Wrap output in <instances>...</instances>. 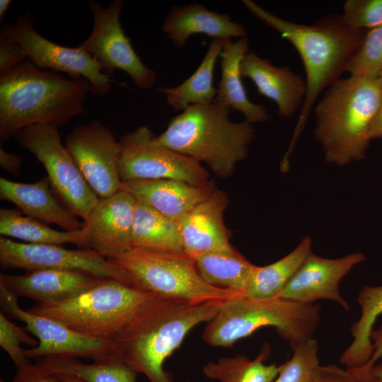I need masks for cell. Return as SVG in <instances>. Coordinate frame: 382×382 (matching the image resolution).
Returning <instances> with one entry per match:
<instances>
[{
  "label": "cell",
  "mask_w": 382,
  "mask_h": 382,
  "mask_svg": "<svg viewBox=\"0 0 382 382\" xmlns=\"http://www.w3.org/2000/svg\"><path fill=\"white\" fill-rule=\"evenodd\" d=\"M11 382H62V381L57 376L32 364L18 369Z\"/></svg>",
  "instance_id": "f35d334b"
},
{
  "label": "cell",
  "mask_w": 382,
  "mask_h": 382,
  "mask_svg": "<svg viewBox=\"0 0 382 382\" xmlns=\"http://www.w3.org/2000/svg\"><path fill=\"white\" fill-rule=\"evenodd\" d=\"M359 376V382H382V378L372 376L370 374V369L365 366L354 368Z\"/></svg>",
  "instance_id": "7bdbcfd3"
},
{
  "label": "cell",
  "mask_w": 382,
  "mask_h": 382,
  "mask_svg": "<svg viewBox=\"0 0 382 382\" xmlns=\"http://www.w3.org/2000/svg\"><path fill=\"white\" fill-rule=\"evenodd\" d=\"M222 39H212L201 64L187 79L175 87H159L157 91L166 96L167 103L175 111H184L193 105L214 101L218 90L213 86L216 59L223 49Z\"/></svg>",
  "instance_id": "484cf974"
},
{
  "label": "cell",
  "mask_w": 382,
  "mask_h": 382,
  "mask_svg": "<svg viewBox=\"0 0 382 382\" xmlns=\"http://www.w3.org/2000/svg\"><path fill=\"white\" fill-rule=\"evenodd\" d=\"M91 91L82 77L40 69L28 59L0 74V144L36 125L59 127L85 112Z\"/></svg>",
  "instance_id": "7a4b0ae2"
},
{
  "label": "cell",
  "mask_w": 382,
  "mask_h": 382,
  "mask_svg": "<svg viewBox=\"0 0 382 382\" xmlns=\"http://www.w3.org/2000/svg\"><path fill=\"white\" fill-rule=\"evenodd\" d=\"M382 71V25L366 32L347 72L351 76L376 79Z\"/></svg>",
  "instance_id": "836d02e7"
},
{
  "label": "cell",
  "mask_w": 382,
  "mask_h": 382,
  "mask_svg": "<svg viewBox=\"0 0 382 382\" xmlns=\"http://www.w3.org/2000/svg\"><path fill=\"white\" fill-rule=\"evenodd\" d=\"M15 138L42 164L51 190L62 204L85 221L100 199L62 144L58 127L33 125L21 130Z\"/></svg>",
  "instance_id": "9c48e42d"
},
{
  "label": "cell",
  "mask_w": 382,
  "mask_h": 382,
  "mask_svg": "<svg viewBox=\"0 0 382 382\" xmlns=\"http://www.w3.org/2000/svg\"><path fill=\"white\" fill-rule=\"evenodd\" d=\"M368 138L370 140L382 138V101L370 125Z\"/></svg>",
  "instance_id": "b9f144b4"
},
{
  "label": "cell",
  "mask_w": 382,
  "mask_h": 382,
  "mask_svg": "<svg viewBox=\"0 0 382 382\" xmlns=\"http://www.w3.org/2000/svg\"><path fill=\"white\" fill-rule=\"evenodd\" d=\"M0 234L33 244L61 245L71 243L85 248L86 236L82 229L57 231L37 219L23 216L18 209H0Z\"/></svg>",
  "instance_id": "f546056e"
},
{
  "label": "cell",
  "mask_w": 382,
  "mask_h": 382,
  "mask_svg": "<svg viewBox=\"0 0 382 382\" xmlns=\"http://www.w3.org/2000/svg\"><path fill=\"white\" fill-rule=\"evenodd\" d=\"M123 5V0H113L104 8L98 1H89L93 27L78 47L94 59L108 77L111 78L120 69L138 87L149 89L155 84L158 74L142 62L125 33L120 21Z\"/></svg>",
  "instance_id": "8fae6325"
},
{
  "label": "cell",
  "mask_w": 382,
  "mask_h": 382,
  "mask_svg": "<svg viewBox=\"0 0 382 382\" xmlns=\"http://www.w3.org/2000/svg\"><path fill=\"white\" fill-rule=\"evenodd\" d=\"M12 1L11 0H1L0 1V21L1 22L8 10L10 5L11 4Z\"/></svg>",
  "instance_id": "ee69618b"
},
{
  "label": "cell",
  "mask_w": 382,
  "mask_h": 382,
  "mask_svg": "<svg viewBox=\"0 0 382 382\" xmlns=\"http://www.w3.org/2000/svg\"><path fill=\"white\" fill-rule=\"evenodd\" d=\"M364 260L361 253L340 258H325L311 253L277 297L303 304L329 300L348 311L349 305L340 284L352 268Z\"/></svg>",
  "instance_id": "2e32d148"
},
{
  "label": "cell",
  "mask_w": 382,
  "mask_h": 382,
  "mask_svg": "<svg viewBox=\"0 0 382 382\" xmlns=\"http://www.w3.org/2000/svg\"><path fill=\"white\" fill-rule=\"evenodd\" d=\"M136 202L122 190L100 199L83 221L85 248L94 250L107 259L129 250Z\"/></svg>",
  "instance_id": "e0dca14e"
},
{
  "label": "cell",
  "mask_w": 382,
  "mask_h": 382,
  "mask_svg": "<svg viewBox=\"0 0 382 382\" xmlns=\"http://www.w3.org/2000/svg\"><path fill=\"white\" fill-rule=\"evenodd\" d=\"M357 302L360 307V316L350 327L352 341L340 358V363L346 369L363 366L371 358V334L377 318L382 314V285L364 286Z\"/></svg>",
  "instance_id": "d4e9b609"
},
{
  "label": "cell",
  "mask_w": 382,
  "mask_h": 382,
  "mask_svg": "<svg viewBox=\"0 0 382 382\" xmlns=\"http://www.w3.org/2000/svg\"><path fill=\"white\" fill-rule=\"evenodd\" d=\"M0 267L8 269L64 270L86 272L126 284L120 271L107 258L92 249L69 250L59 245L33 244L0 237Z\"/></svg>",
  "instance_id": "9a60e30c"
},
{
  "label": "cell",
  "mask_w": 382,
  "mask_h": 382,
  "mask_svg": "<svg viewBox=\"0 0 382 382\" xmlns=\"http://www.w3.org/2000/svg\"><path fill=\"white\" fill-rule=\"evenodd\" d=\"M247 37L233 42L231 38L224 40L221 52V78L214 102L228 105L241 112L249 123L262 122L269 118L266 109L251 102L245 92L240 73V64L248 51Z\"/></svg>",
  "instance_id": "cb8c5ba5"
},
{
  "label": "cell",
  "mask_w": 382,
  "mask_h": 382,
  "mask_svg": "<svg viewBox=\"0 0 382 382\" xmlns=\"http://www.w3.org/2000/svg\"><path fill=\"white\" fill-rule=\"evenodd\" d=\"M195 260L199 274L207 284L247 295L256 265L236 249L205 253Z\"/></svg>",
  "instance_id": "83f0119b"
},
{
  "label": "cell",
  "mask_w": 382,
  "mask_h": 382,
  "mask_svg": "<svg viewBox=\"0 0 382 382\" xmlns=\"http://www.w3.org/2000/svg\"><path fill=\"white\" fill-rule=\"evenodd\" d=\"M320 366L318 344L312 337L293 349L291 358L279 366L273 382H308Z\"/></svg>",
  "instance_id": "d6a6232c"
},
{
  "label": "cell",
  "mask_w": 382,
  "mask_h": 382,
  "mask_svg": "<svg viewBox=\"0 0 382 382\" xmlns=\"http://www.w3.org/2000/svg\"><path fill=\"white\" fill-rule=\"evenodd\" d=\"M108 260L124 275L127 285L156 297L194 303H221L241 295L204 282L195 259L184 252L132 247Z\"/></svg>",
  "instance_id": "ba28073f"
},
{
  "label": "cell",
  "mask_w": 382,
  "mask_h": 382,
  "mask_svg": "<svg viewBox=\"0 0 382 382\" xmlns=\"http://www.w3.org/2000/svg\"><path fill=\"white\" fill-rule=\"evenodd\" d=\"M229 203L225 192L216 190L179 221L183 252L192 258L213 252H231V232L224 214Z\"/></svg>",
  "instance_id": "ac0fdd59"
},
{
  "label": "cell",
  "mask_w": 382,
  "mask_h": 382,
  "mask_svg": "<svg viewBox=\"0 0 382 382\" xmlns=\"http://www.w3.org/2000/svg\"><path fill=\"white\" fill-rule=\"evenodd\" d=\"M220 305L154 296L113 344L115 356L150 382H173L164 362L192 328L216 316Z\"/></svg>",
  "instance_id": "3957f363"
},
{
  "label": "cell",
  "mask_w": 382,
  "mask_h": 382,
  "mask_svg": "<svg viewBox=\"0 0 382 382\" xmlns=\"http://www.w3.org/2000/svg\"><path fill=\"white\" fill-rule=\"evenodd\" d=\"M64 146L99 199L120 190L121 145L102 122L93 120L76 127L66 136Z\"/></svg>",
  "instance_id": "5bb4252c"
},
{
  "label": "cell",
  "mask_w": 382,
  "mask_h": 382,
  "mask_svg": "<svg viewBox=\"0 0 382 382\" xmlns=\"http://www.w3.org/2000/svg\"><path fill=\"white\" fill-rule=\"evenodd\" d=\"M162 30L179 48L185 45L192 35L198 33L222 40L247 37L243 25L232 21L228 14L211 11L197 3L171 8Z\"/></svg>",
  "instance_id": "603a6c76"
},
{
  "label": "cell",
  "mask_w": 382,
  "mask_h": 382,
  "mask_svg": "<svg viewBox=\"0 0 382 382\" xmlns=\"http://www.w3.org/2000/svg\"><path fill=\"white\" fill-rule=\"evenodd\" d=\"M371 340L373 347V354L370 361L364 365L370 369L382 358V323L379 325L378 328L374 329L371 334Z\"/></svg>",
  "instance_id": "60d3db41"
},
{
  "label": "cell",
  "mask_w": 382,
  "mask_h": 382,
  "mask_svg": "<svg viewBox=\"0 0 382 382\" xmlns=\"http://www.w3.org/2000/svg\"><path fill=\"white\" fill-rule=\"evenodd\" d=\"M370 374L372 376L382 378V362L376 364L371 369Z\"/></svg>",
  "instance_id": "f6af8a7d"
},
{
  "label": "cell",
  "mask_w": 382,
  "mask_h": 382,
  "mask_svg": "<svg viewBox=\"0 0 382 382\" xmlns=\"http://www.w3.org/2000/svg\"><path fill=\"white\" fill-rule=\"evenodd\" d=\"M32 347L38 345V340L31 337L25 330L9 320L6 315L0 313V346L7 353L16 369L32 364L25 354L21 344Z\"/></svg>",
  "instance_id": "e575fe53"
},
{
  "label": "cell",
  "mask_w": 382,
  "mask_h": 382,
  "mask_svg": "<svg viewBox=\"0 0 382 382\" xmlns=\"http://www.w3.org/2000/svg\"><path fill=\"white\" fill-rule=\"evenodd\" d=\"M33 21V13L26 11L16 17L14 23L2 25L0 35L18 42L37 67L84 78L95 95L105 96L110 91L113 81L94 59L78 47L62 46L42 37L35 30Z\"/></svg>",
  "instance_id": "7c38bea8"
},
{
  "label": "cell",
  "mask_w": 382,
  "mask_h": 382,
  "mask_svg": "<svg viewBox=\"0 0 382 382\" xmlns=\"http://www.w3.org/2000/svg\"><path fill=\"white\" fill-rule=\"evenodd\" d=\"M55 376L59 377L62 381V382H83L82 381H81L78 378L74 377V376H71V375L57 374V375H55Z\"/></svg>",
  "instance_id": "bcb514c9"
},
{
  "label": "cell",
  "mask_w": 382,
  "mask_h": 382,
  "mask_svg": "<svg viewBox=\"0 0 382 382\" xmlns=\"http://www.w3.org/2000/svg\"><path fill=\"white\" fill-rule=\"evenodd\" d=\"M311 253V241L305 237L280 260L262 267L256 265L247 296L260 299L277 297Z\"/></svg>",
  "instance_id": "1f68e13d"
},
{
  "label": "cell",
  "mask_w": 382,
  "mask_h": 382,
  "mask_svg": "<svg viewBox=\"0 0 382 382\" xmlns=\"http://www.w3.org/2000/svg\"><path fill=\"white\" fill-rule=\"evenodd\" d=\"M242 78H249L259 93L276 103L279 113L291 117L302 105L306 92V81L286 66H276L267 59L248 52L240 64Z\"/></svg>",
  "instance_id": "ffe728a7"
},
{
  "label": "cell",
  "mask_w": 382,
  "mask_h": 382,
  "mask_svg": "<svg viewBox=\"0 0 382 382\" xmlns=\"http://www.w3.org/2000/svg\"><path fill=\"white\" fill-rule=\"evenodd\" d=\"M132 248L158 252H183L179 221L136 202Z\"/></svg>",
  "instance_id": "4316f807"
},
{
  "label": "cell",
  "mask_w": 382,
  "mask_h": 382,
  "mask_svg": "<svg viewBox=\"0 0 382 382\" xmlns=\"http://www.w3.org/2000/svg\"><path fill=\"white\" fill-rule=\"evenodd\" d=\"M381 89H382V71L380 73V74L378 75V76L376 78Z\"/></svg>",
  "instance_id": "7dc6e473"
},
{
  "label": "cell",
  "mask_w": 382,
  "mask_h": 382,
  "mask_svg": "<svg viewBox=\"0 0 382 382\" xmlns=\"http://www.w3.org/2000/svg\"><path fill=\"white\" fill-rule=\"evenodd\" d=\"M270 353L265 344L257 357L250 360L244 354L233 357H220L202 367L204 375L218 382H273L278 376L279 366L264 364Z\"/></svg>",
  "instance_id": "4dcf8cb0"
},
{
  "label": "cell",
  "mask_w": 382,
  "mask_h": 382,
  "mask_svg": "<svg viewBox=\"0 0 382 382\" xmlns=\"http://www.w3.org/2000/svg\"><path fill=\"white\" fill-rule=\"evenodd\" d=\"M105 279L73 270H34L19 275L0 273V284L18 296L47 304L63 301L100 284Z\"/></svg>",
  "instance_id": "d6986e66"
},
{
  "label": "cell",
  "mask_w": 382,
  "mask_h": 382,
  "mask_svg": "<svg viewBox=\"0 0 382 382\" xmlns=\"http://www.w3.org/2000/svg\"><path fill=\"white\" fill-rule=\"evenodd\" d=\"M318 304H303L280 297L237 295L221 303L207 323L203 341L212 347H231L256 330L273 327L293 350L312 338L320 321Z\"/></svg>",
  "instance_id": "8992f818"
},
{
  "label": "cell",
  "mask_w": 382,
  "mask_h": 382,
  "mask_svg": "<svg viewBox=\"0 0 382 382\" xmlns=\"http://www.w3.org/2000/svg\"><path fill=\"white\" fill-rule=\"evenodd\" d=\"M120 190L178 221L216 190L212 183L200 187L171 179L123 182Z\"/></svg>",
  "instance_id": "44dd1931"
},
{
  "label": "cell",
  "mask_w": 382,
  "mask_h": 382,
  "mask_svg": "<svg viewBox=\"0 0 382 382\" xmlns=\"http://www.w3.org/2000/svg\"><path fill=\"white\" fill-rule=\"evenodd\" d=\"M382 101L376 79L349 76L330 86L315 108L314 134L328 162L364 158L370 125Z\"/></svg>",
  "instance_id": "5b68a950"
},
{
  "label": "cell",
  "mask_w": 382,
  "mask_h": 382,
  "mask_svg": "<svg viewBox=\"0 0 382 382\" xmlns=\"http://www.w3.org/2000/svg\"><path fill=\"white\" fill-rule=\"evenodd\" d=\"M23 163V160L21 156L8 153L0 148V166L8 173L18 176Z\"/></svg>",
  "instance_id": "ab89813d"
},
{
  "label": "cell",
  "mask_w": 382,
  "mask_h": 382,
  "mask_svg": "<svg viewBox=\"0 0 382 382\" xmlns=\"http://www.w3.org/2000/svg\"><path fill=\"white\" fill-rule=\"evenodd\" d=\"M18 299V296L0 284L3 313L24 323L26 329L38 339L36 347L25 349L28 359L64 356L97 361L115 357L113 343L87 337L52 318L24 310L19 306Z\"/></svg>",
  "instance_id": "4fadbf2b"
},
{
  "label": "cell",
  "mask_w": 382,
  "mask_h": 382,
  "mask_svg": "<svg viewBox=\"0 0 382 382\" xmlns=\"http://www.w3.org/2000/svg\"><path fill=\"white\" fill-rule=\"evenodd\" d=\"M153 297L119 280L105 279L77 296L36 304L28 311L52 318L87 337L114 344Z\"/></svg>",
  "instance_id": "52a82bcc"
},
{
  "label": "cell",
  "mask_w": 382,
  "mask_h": 382,
  "mask_svg": "<svg viewBox=\"0 0 382 382\" xmlns=\"http://www.w3.org/2000/svg\"><path fill=\"white\" fill-rule=\"evenodd\" d=\"M28 59L22 47L12 39L0 35V73L8 71Z\"/></svg>",
  "instance_id": "8d00e7d4"
},
{
  "label": "cell",
  "mask_w": 382,
  "mask_h": 382,
  "mask_svg": "<svg viewBox=\"0 0 382 382\" xmlns=\"http://www.w3.org/2000/svg\"><path fill=\"white\" fill-rule=\"evenodd\" d=\"M120 175L123 182L171 179L195 186H207L209 173L201 163L157 143L146 127L123 135Z\"/></svg>",
  "instance_id": "30bf717a"
},
{
  "label": "cell",
  "mask_w": 382,
  "mask_h": 382,
  "mask_svg": "<svg viewBox=\"0 0 382 382\" xmlns=\"http://www.w3.org/2000/svg\"><path fill=\"white\" fill-rule=\"evenodd\" d=\"M242 4L258 20L278 32L299 52L306 72V92L289 148L280 168H289V157L321 91L340 79L360 47L366 32L349 26L342 16L330 14L308 25L293 23L265 10L251 0Z\"/></svg>",
  "instance_id": "6da1fadb"
},
{
  "label": "cell",
  "mask_w": 382,
  "mask_h": 382,
  "mask_svg": "<svg viewBox=\"0 0 382 382\" xmlns=\"http://www.w3.org/2000/svg\"><path fill=\"white\" fill-rule=\"evenodd\" d=\"M342 16L354 29L376 28L382 25V0H347Z\"/></svg>",
  "instance_id": "d590c367"
},
{
  "label": "cell",
  "mask_w": 382,
  "mask_h": 382,
  "mask_svg": "<svg viewBox=\"0 0 382 382\" xmlns=\"http://www.w3.org/2000/svg\"><path fill=\"white\" fill-rule=\"evenodd\" d=\"M35 364L51 374L71 375L83 382H137V373L115 357L85 364L75 357L51 356Z\"/></svg>",
  "instance_id": "f1b7e54d"
},
{
  "label": "cell",
  "mask_w": 382,
  "mask_h": 382,
  "mask_svg": "<svg viewBox=\"0 0 382 382\" xmlns=\"http://www.w3.org/2000/svg\"><path fill=\"white\" fill-rule=\"evenodd\" d=\"M0 199L12 202L26 216L56 224L66 231H79L84 226L54 196L47 176L33 183L1 178Z\"/></svg>",
  "instance_id": "7402d4cb"
},
{
  "label": "cell",
  "mask_w": 382,
  "mask_h": 382,
  "mask_svg": "<svg viewBox=\"0 0 382 382\" xmlns=\"http://www.w3.org/2000/svg\"><path fill=\"white\" fill-rule=\"evenodd\" d=\"M231 108L213 102L193 105L172 117L167 129L156 137L159 144L204 162L218 177H230L236 164L247 157L254 139L248 122H233Z\"/></svg>",
  "instance_id": "277c9868"
},
{
  "label": "cell",
  "mask_w": 382,
  "mask_h": 382,
  "mask_svg": "<svg viewBox=\"0 0 382 382\" xmlns=\"http://www.w3.org/2000/svg\"><path fill=\"white\" fill-rule=\"evenodd\" d=\"M308 382H359V376L353 369L329 364L320 366Z\"/></svg>",
  "instance_id": "74e56055"
}]
</instances>
